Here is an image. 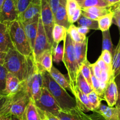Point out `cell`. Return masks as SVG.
<instances>
[{
    "label": "cell",
    "mask_w": 120,
    "mask_h": 120,
    "mask_svg": "<svg viewBox=\"0 0 120 120\" xmlns=\"http://www.w3.org/2000/svg\"><path fill=\"white\" fill-rule=\"evenodd\" d=\"M113 12H111L104 16L100 17L97 20L100 30L102 32L109 30L110 27L113 23Z\"/></svg>",
    "instance_id": "cell-24"
},
{
    "label": "cell",
    "mask_w": 120,
    "mask_h": 120,
    "mask_svg": "<svg viewBox=\"0 0 120 120\" xmlns=\"http://www.w3.org/2000/svg\"><path fill=\"white\" fill-rule=\"evenodd\" d=\"M103 42H102V50H107L113 55L115 48L111 40L110 30L102 32Z\"/></svg>",
    "instance_id": "cell-27"
},
{
    "label": "cell",
    "mask_w": 120,
    "mask_h": 120,
    "mask_svg": "<svg viewBox=\"0 0 120 120\" xmlns=\"http://www.w3.org/2000/svg\"><path fill=\"white\" fill-rule=\"evenodd\" d=\"M64 42V55L63 62L68 71L69 83L71 88V93L77 87V79L79 72V67L75 54L74 42L69 34H67Z\"/></svg>",
    "instance_id": "cell-3"
},
{
    "label": "cell",
    "mask_w": 120,
    "mask_h": 120,
    "mask_svg": "<svg viewBox=\"0 0 120 120\" xmlns=\"http://www.w3.org/2000/svg\"><path fill=\"white\" fill-rule=\"evenodd\" d=\"M56 116L60 120H96L94 113L87 115L78 107L69 110H61Z\"/></svg>",
    "instance_id": "cell-12"
},
{
    "label": "cell",
    "mask_w": 120,
    "mask_h": 120,
    "mask_svg": "<svg viewBox=\"0 0 120 120\" xmlns=\"http://www.w3.org/2000/svg\"><path fill=\"white\" fill-rule=\"evenodd\" d=\"M100 56L102 60L105 62V64L107 65H109L111 68H112V55L110 52H109L107 50H102L101 54Z\"/></svg>",
    "instance_id": "cell-41"
},
{
    "label": "cell",
    "mask_w": 120,
    "mask_h": 120,
    "mask_svg": "<svg viewBox=\"0 0 120 120\" xmlns=\"http://www.w3.org/2000/svg\"><path fill=\"white\" fill-rule=\"evenodd\" d=\"M91 72L93 73L96 78L98 80L100 79L101 72V69L98 66V65L95 62L94 64H91Z\"/></svg>",
    "instance_id": "cell-44"
},
{
    "label": "cell",
    "mask_w": 120,
    "mask_h": 120,
    "mask_svg": "<svg viewBox=\"0 0 120 120\" xmlns=\"http://www.w3.org/2000/svg\"><path fill=\"white\" fill-rule=\"evenodd\" d=\"M23 87V82L12 73L8 72L6 80L5 88L4 94L12 96L19 91Z\"/></svg>",
    "instance_id": "cell-13"
},
{
    "label": "cell",
    "mask_w": 120,
    "mask_h": 120,
    "mask_svg": "<svg viewBox=\"0 0 120 120\" xmlns=\"http://www.w3.org/2000/svg\"><path fill=\"white\" fill-rule=\"evenodd\" d=\"M88 38H87L82 42H74L75 54L78 62L79 67L80 68L83 63L87 60V52Z\"/></svg>",
    "instance_id": "cell-20"
},
{
    "label": "cell",
    "mask_w": 120,
    "mask_h": 120,
    "mask_svg": "<svg viewBox=\"0 0 120 120\" xmlns=\"http://www.w3.org/2000/svg\"><path fill=\"white\" fill-rule=\"evenodd\" d=\"M53 12L55 14L60 4V0H48Z\"/></svg>",
    "instance_id": "cell-46"
},
{
    "label": "cell",
    "mask_w": 120,
    "mask_h": 120,
    "mask_svg": "<svg viewBox=\"0 0 120 120\" xmlns=\"http://www.w3.org/2000/svg\"><path fill=\"white\" fill-rule=\"evenodd\" d=\"M41 18L48 40L52 47L53 45L52 32L55 25L54 14L48 0H41Z\"/></svg>",
    "instance_id": "cell-8"
},
{
    "label": "cell",
    "mask_w": 120,
    "mask_h": 120,
    "mask_svg": "<svg viewBox=\"0 0 120 120\" xmlns=\"http://www.w3.org/2000/svg\"><path fill=\"white\" fill-rule=\"evenodd\" d=\"M11 39L14 48L26 56L33 55L28 39L22 22L19 20L8 24Z\"/></svg>",
    "instance_id": "cell-5"
},
{
    "label": "cell",
    "mask_w": 120,
    "mask_h": 120,
    "mask_svg": "<svg viewBox=\"0 0 120 120\" xmlns=\"http://www.w3.org/2000/svg\"><path fill=\"white\" fill-rule=\"evenodd\" d=\"M91 87L93 90L100 96L101 98L104 99V94L102 93L100 89V80L97 79V78L95 76L93 73L91 72Z\"/></svg>",
    "instance_id": "cell-40"
},
{
    "label": "cell",
    "mask_w": 120,
    "mask_h": 120,
    "mask_svg": "<svg viewBox=\"0 0 120 120\" xmlns=\"http://www.w3.org/2000/svg\"><path fill=\"white\" fill-rule=\"evenodd\" d=\"M43 87H45L51 93L56 101L59 105L61 109L69 110L77 107L76 99L73 98L53 79L51 75L47 71L42 72Z\"/></svg>",
    "instance_id": "cell-1"
},
{
    "label": "cell",
    "mask_w": 120,
    "mask_h": 120,
    "mask_svg": "<svg viewBox=\"0 0 120 120\" xmlns=\"http://www.w3.org/2000/svg\"><path fill=\"white\" fill-rule=\"evenodd\" d=\"M38 109L39 113L41 116V120H60L57 116L53 115L52 113L43 111L39 109L38 108Z\"/></svg>",
    "instance_id": "cell-42"
},
{
    "label": "cell",
    "mask_w": 120,
    "mask_h": 120,
    "mask_svg": "<svg viewBox=\"0 0 120 120\" xmlns=\"http://www.w3.org/2000/svg\"><path fill=\"white\" fill-rule=\"evenodd\" d=\"M82 11L93 14L95 16L100 18L104 16L109 13L111 12V7H91L89 8H85L82 9Z\"/></svg>",
    "instance_id": "cell-29"
},
{
    "label": "cell",
    "mask_w": 120,
    "mask_h": 120,
    "mask_svg": "<svg viewBox=\"0 0 120 120\" xmlns=\"http://www.w3.org/2000/svg\"><path fill=\"white\" fill-rule=\"evenodd\" d=\"M19 15L15 0H5L0 11V22L9 24L18 20Z\"/></svg>",
    "instance_id": "cell-10"
},
{
    "label": "cell",
    "mask_w": 120,
    "mask_h": 120,
    "mask_svg": "<svg viewBox=\"0 0 120 120\" xmlns=\"http://www.w3.org/2000/svg\"><path fill=\"white\" fill-rule=\"evenodd\" d=\"M29 60V72L26 79L23 81V85L30 98L34 101L40 98L43 87L42 72L38 67L34 61L33 55L28 56Z\"/></svg>",
    "instance_id": "cell-4"
},
{
    "label": "cell",
    "mask_w": 120,
    "mask_h": 120,
    "mask_svg": "<svg viewBox=\"0 0 120 120\" xmlns=\"http://www.w3.org/2000/svg\"><path fill=\"white\" fill-rule=\"evenodd\" d=\"M111 9L114 14L113 23L118 27L120 34V2L111 6Z\"/></svg>",
    "instance_id": "cell-37"
},
{
    "label": "cell",
    "mask_w": 120,
    "mask_h": 120,
    "mask_svg": "<svg viewBox=\"0 0 120 120\" xmlns=\"http://www.w3.org/2000/svg\"><path fill=\"white\" fill-rule=\"evenodd\" d=\"M77 29H78V31L80 34H82V35H86V36L89 33V30H90L89 28H87L86 27H78Z\"/></svg>",
    "instance_id": "cell-48"
},
{
    "label": "cell",
    "mask_w": 120,
    "mask_h": 120,
    "mask_svg": "<svg viewBox=\"0 0 120 120\" xmlns=\"http://www.w3.org/2000/svg\"><path fill=\"white\" fill-rule=\"evenodd\" d=\"M15 1H16V9L19 16L27 9L33 0H15Z\"/></svg>",
    "instance_id": "cell-39"
},
{
    "label": "cell",
    "mask_w": 120,
    "mask_h": 120,
    "mask_svg": "<svg viewBox=\"0 0 120 120\" xmlns=\"http://www.w3.org/2000/svg\"><path fill=\"white\" fill-rule=\"evenodd\" d=\"M41 0H33L27 9L19 16L18 20L22 24L38 20L41 16Z\"/></svg>",
    "instance_id": "cell-11"
},
{
    "label": "cell",
    "mask_w": 120,
    "mask_h": 120,
    "mask_svg": "<svg viewBox=\"0 0 120 120\" xmlns=\"http://www.w3.org/2000/svg\"><path fill=\"white\" fill-rule=\"evenodd\" d=\"M112 70L115 77L120 74V39L112 55Z\"/></svg>",
    "instance_id": "cell-26"
},
{
    "label": "cell",
    "mask_w": 120,
    "mask_h": 120,
    "mask_svg": "<svg viewBox=\"0 0 120 120\" xmlns=\"http://www.w3.org/2000/svg\"><path fill=\"white\" fill-rule=\"evenodd\" d=\"M11 120H25L23 118H21L17 117L16 116L11 115Z\"/></svg>",
    "instance_id": "cell-53"
},
{
    "label": "cell",
    "mask_w": 120,
    "mask_h": 120,
    "mask_svg": "<svg viewBox=\"0 0 120 120\" xmlns=\"http://www.w3.org/2000/svg\"><path fill=\"white\" fill-rule=\"evenodd\" d=\"M115 76L111 78L104 94V99L110 107H114L118 98V90Z\"/></svg>",
    "instance_id": "cell-14"
},
{
    "label": "cell",
    "mask_w": 120,
    "mask_h": 120,
    "mask_svg": "<svg viewBox=\"0 0 120 120\" xmlns=\"http://www.w3.org/2000/svg\"><path fill=\"white\" fill-rule=\"evenodd\" d=\"M5 0H0V11H1V8H2V5H3L4 3Z\"/></svg>",
    "instance_id": "cell-54"
},
{
    "label": "cell",
    "mask_w": 120,
    "mask_h": 120,
    "mask_svg": "<svg viewBox=\"0 0 120 120\" xmlns=\"http://www.w3.org/2000/svg\"><path fill=\"white\" fill-rule=\"evenodd\" d=\"M49 74L53 78V79L62 88H63L66 90H69L71 92V88L69 81L67 80L65 76L57 68L53 66L51 69V71Z\"/></svg>",
    "instance_id": "cell-21"
},
{
    "label": "cell",
    "mask_w": 120,
    "mask_h": 120,
    "mask_svg": "<svg viewBox=\"0 0 120 120\" xmlns=\"http://www.w3.org/2000/svg\"><path fill=\"white\" fill-rule=\"evenodd\" d=\"M66 2L67 0H60L59 6L54 14V17L55 24L63 26L68 29L71 24L69 22L67 12Z\"/></svg>",
    "instance_id": "cell-16"
},
{
    "label": "cell",
    "mask_w": 120,
    "mask_h": 120,
    "mask_svg": "<svg viewBox=\"0 0 120 120\" xmlns=\"http://www.w3.org/2000/svg\"><path fill=\"white\" fill-rule=\"evenodd\" d=\"M67 34H68L67 28L60 25L55 24L52 32V36L53 40V47L59 44L61 41H64L66 38Z\"/></svg>",
    "instance_id": "cell-22"
},
{
    "label": "cell",
    "mask_w": 120,
    "mask_h": 120,
    "mask_svg": "<svg viewBox=\"0 0 120 120\" xmlns=\"http://www.w3.org/2000/svg\"><path fill=\"white\" fill-rule=\"evenodd\" d=\"M0 120H11V115L3 114L0 115Z\"/></svg>",
    "instance_id": "cell-50"
},
{
    "label": "cell",
    "mask_w": 120,
    "mask_h": 120,
    "mask_svg": "<svg viewBox=\"0 0 120 120\" xmlns=\"http://www.w3.org/2000/svg\"><path fill=\"white\" fill-rule=\"evenodd\" d=\"M31 99L23 84L22 89L15 95L11 96L9 114L23 118L26 108Z\"/></svg>",
    "instance_id": "cell-6"
},
{
    "label": "cell",
    "mask_w": 120,
    "mask_h": 120,
    "mask_svg": "<svg viewBox=\"0 0 120 120\" xmlns=\"http://www.w3.org/2000/svg\"><path fill=\"white\" fill-rule=\"evenodd\" d=\"M75 1H76V2H77V3L79 4V5H80L82 4L83 3V2H84V1H85V0H75Z\"/></svg>",
    "instance_id": "cell-55"
},
{
    "label": "cell",
    "mask_w": 120,
    "mask_h": 120,
    "mask_svg": "<svg viewBox=\"0 0 120 120\" xmlns=\"http://www.w3.org/2000/svg\"><path fill=\"white\" fill-rule=\"evenodd\" d=\"M80 5L75 0H67L66 2V9L68 12L69 20L73 16L75 12L77 11Z\"/></svg>",
    "instance_id": "cell-36"
},
{
    "label": "cell",
    "mask_w": 120,
    "mask_h": 120,
    "mask_svg": "<svg viewBox=\"0 0 120 120\" xmlns=\"http://www.w3.org/2000/svg\"><path fill=\"white\" fill-rule=\"evenodd\" d=\"M87 96L88 98H89V101H90V104H91V106H92L93 108L94 111H95L97 110L99 108L101 104V102L104 99L101 98L94 90L92 92H91L90 94H88Z\"/></svg>",
    "instance_id": "cell-35"
},
{
    "label": "cell",
    "mask_w": 120,
    "mask_h": 120,
    "mask_svg": "<svg viewBox=\"0 0 120 120\" xmlns=\"http://www.w3.org/2000/svg\"><path fill=\"white\" fill-rule=\"evenodd\" d=\"M23 119L25 120H41L37 107L32 99L26 108Z\"/></svg>",
    "instance_id": "cell-23"
},
{
    "label": "cell",
    "mask_w": 120,
    "mask_h": 120,
    "mask_svg": "<svg viewBox=\"0 0 120 120\" xmlns=\"http://www.w3.org/2000/svg\"><path fill=\"white\" fill-rule=\"evenodd\" d=\"M49 49H52V47L48 40V36L42 24V20L40 16L39 20L38 34L33 49V56L35 62H37L42 54L45 51Z\"/></svg>",
    "instance_id": "cell-9"
},
{
    "label": "cell",
    "mask_w": 120,
    "mask_h": 120,
    "mask_svg": "<svg viewBox=\"0 0 120 120\" xmlns=\"http://www.w3.org/2000/svg\"><path fill=\"white\" fill-rule=\"evenodd\" d=\"M3 65L8 72L17 76L22 82L26 79L29 72L28 56L23 55L15 48H11L7 52Z\"/></svg>",
    "instance_id": "cell-2"
},
{
    "label": "cell",
    "mask_w": 120,
    "mask_h": 120,
    "mask_svg": "<svg viewBox=\"0 0 120 120\" xmlns=\"http://www.w3.org/2000/svg\"><path fill=\"white\" fill-rule=\"evenodd\" d=\"M8 71L3 65H0V92H4Z\"/></svg>",
    "instance_id": "cell-38"
},
{
    "label": "cell",
    "mask_w": 120,
    "mask_h": 120,
    "mask_svg": "<svg viewBox=\"0 0 120 120\" xmlns=\"http://www.w3.org/2000/svg\"><path fill=\"white\" fill-rule=\"evenodd\" d=\"M79 27H86L90 29H99L98 21L97 20H93L84 16L82 14L80 18L77 21Z\"/></svg>",
    "instance_id": "cell-28"
},
{
    "label": "cell",
    "mask_w": 120,
    "mask_h": 120,
    "mask_svg": "<svg viewBox=\"0 0 120 120\" xmlns=\"http://www.w3.org/2000/svg\"><path fill=\"white\" fill-rule=\"evenodd\" d=\"M91 64H90V62L87 60L81 66L79 69V71L85 78L86 80L88 81L89 84L91 86Z\"/></svg>",
    "instance_id": "cell-34"
},
{
    "label": "cell",
    "mask_w": 120,
    "mask_h": 120,
    "mask_svg": "<svg viewBox=\"0 0 120 120\" xmlns=\"http://www.w3.org/2000/svg\"><path fill=\"white\" fill-rule=\"evenodd\" d=\"M14 48L11 39L8 24L0 22V52H7Z\"/></svg>",
    "instance_id": "cell-15"
},
{
    "label": "cell",
    "mask_w": 120,
    "mask_h": 120,
    "mask_svg": "<svg viewBox=\"0 0 120 120\" xmlns=\"http://www.w3.org/2000/svg\"><path fill=\"white\" fill-rule=\"evenodd\" d=\"M80 7L82 9L91 7H110L111 5L107 0H85Z\"/></svg>",
    "instance_id": "cell-32"
},
{
    "label": "cell",
    "mask_w": 120,
    "mask_h": 120,
    "mask_svg": "<svg viewBox=\"0 0 120 120\" xmlns=\"http://www.w3.org/2000/svg\"><path fill=\"white\" fill-rule=\"evenodd\" d=\"M115 80H116V83H117L118 90V101H117V104H116V107L120 109V74L119 75H117V76H116Z\"/></svg>",
    "instance_id": "cell-47"
},
{
    "label": "cell",
    "mask_w": 120,
    "mask_h": 120,
    "mask_svg": "<svg viewBox=\"0 0 120 120\" xmlns=\"http://www.w3.org/2000/svg\"><path fill=\"white\" fill-rule=\"evenodd\" d=\"M11 96L0 92V115L3 114H9Z\"/></svg>",
    "instance_id": "cell-31"
},
{
    "label": "cell",
    "mask_w": 120,
    "mask_h": 120,
    "mask_svg": "<svg viewBox=\"0 0 120 120\" xmlns=\"http://www.w3.org/2000/svg\"><path fill=\"white\" fill-rule=\"evenodd\" d=\"M34 102L39 109L52 113L56 116L62 110L55 98L45 87H42L40 98Z\"/></svg>",
    "instance_id": "cell-7"
},
{
    "label": "cell",
    "mask_w": 120,
    "mask_h": 120,
    "mask_svg": "<svg viewBox=\"0 0 120 120\" xmlns=\"http://www.w3.org/2000/svg\"><path fill=\"white\" fill-rule=\"evenodd\" d=\"M6 55H7V52H0V65L4 64Z\"/></svg>",
    "instance_id": "cell-49"
},
{
    "label": "cell",
    "mask_w": 120,
    "mask_h": 120,
    "mask_svg": "<svg viewBox=\"0 0 120 120\" xmlns=\"http://www.w3.org/2000/svg\"><path fill=\"white\" fill-rule=\"evenodd\" d=\"M39 20V18L38 19V20L29 21L26 23H22L23 26V28H24L26 35L27 38L28 39V41L30 44V47L32 49V51L34 47V44H35V40H36L38 34Z\"/></svg>",
    "instance_id": "cell-18"
},
{
    "label": "cell",
    "mask_w": 120,
    "mask_h": 120,
    "mask_svg": "<svg viewBox=\"0 0 120 120\" xmlns=\"http://www.w3.org/2000/svg\"><path fill=\"white\" fill-rule=\"evenodd\" d=\"M81 15H82V8L81 7L77 9L75 14L73 15V16L69 19V22L71 24H73L75 22H76L79 20V19L80 18Z\"/></svg>",
    "instance_id": "cell-45"
},
{
    "label": "cell",
    "mask_w": 120,
    "mask_h": 120,
    "mask_svg": "<svg viewBox=\"0 0 120 120\" xmlns=\"http://www.w3.org/2000/svg\"><path fill=\"white\" fill-rule=\"evenodd\" d=\"M96 120H105L100 114L96 112Z\"/></svg>",
    "instance_id": "cell-52"
},
{
    "label": "cell",
    "mask_w": 120,
    "mask_h": 120,
    "mask_svg": "<svg viewBox=\"0 0 120 120\" xmlns=\"http://www.w3.org/2000/svg\"><path fill=\"white\" fill-rule=\"evenodd\" d=\"M107 1L109 2L111 7L112 5H114L120 3V0H107Z\"/></svg>",
    "instance_id": "cell-51"
},
{
    "label": "cell",
    "mask_w": 120,
    "mask_h": 120,
    "mask_svg": "<svg viewBox=\"0 0 120 120\" xmlns=\"http://www.w3.org/2000/svg\"><path fill=\"white\" fill-rule=\"evenodd\" d=\"M77 87L84 94L88 95L93 91L91 86L79 71L77 79Z\"/></svg>",
    "instance_id": "cell-25"
},
{
    "label": "cell",
    "mask_w": 120,
    "mask_h": 120,
    "mask_svg": "<svg viewBox=\"0 0 120 120\" xmlns=\"http://www.w3.org/2000/svg\"><path fill=\"white\" fill-rule=\"evenodd\" d=\"M68 33L71 36L74 42H82L87 38L86 35H82L78 31L77 27L74 24H71L68 29Z\"/></svg>",
    "instance_id": "cell-30"
},
{
    "label": "cell",
    "mask_w": 120,
    "mask_h": 120,
    "mask_svg": "<svg viewBox=\"0 0 120 120\" xmlns=\"http://www.w3.org/2000/svg\"><path fill=\"white\" fill-rule=\"evenodd\" d=\"M52 49L45 51L39 57L37 62H35L41 71H45L50 73L53 67Z\"/></svg>",
    "instance_id": "cell-19"
},
{
    "label": "cell",
    "mask_w": 120,
    "mask_h": 120,
    "mask_svg": "<svg viewBox=\"0 0 120 120\" xmlns=\"http://www.w3.org/2000/svg\"><path fill=\"white\" fill-rule=\"evenodd\" d=\"M96 63L98 65V67H99L101 69V70L108 71L110 72V73L114 74L113 70H112V68H111V67H109V65H107L105 64V62H104L103 60H102V58L100 57H100L97 59V60L96 61Z\"/></svg>",
    "instance_id": "cell-43"
},
{
    "label": "cell",
    "mask_w": 120,
    "mask_h": 120,
    "mask_svg": "<svg viewBox=\"0 0 120 120\" xmlns=\"http://www.w3.org/2000/svg\"><path fill=\"white\" fill-rule=\"evenodd\" d=\"M53 52V61L55 63L59 64L63 61V55H64V46L60 45L59 44L57 45L52 47Z\"/></svg>",
    "instance_id": "cell-33"
},
{
    "label": "cell",
    "mask_w": 120,
    "mask_h": 120,
    "mask_svg": "<svg viewBox=\"0 0 120 120\" xmlns=\"http://www.w3.org/2000/svg\"><path fill=\"white\" fill-rule=\"evenodd\" d=\"M96 112L100 114L105 120H120V109L101 104Z\"/></svg>",
    "instance_id": "cell-17"
}]
</instances>
